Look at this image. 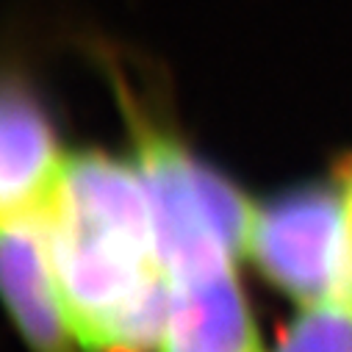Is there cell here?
I'll return each instance as SVG.
<instances>
[{
  "label": "cell",
  "instance_id": "cell-2",
  "mask_svg": "<svg viewBox=\"0 0 352 352\" xmlns=\"http://www.w3.org/2000/svg\"><path fill=\"white\" fill-rule=\"evenodd\" d=\"M139 175L150 200L158 263L169 283L233 270L247 250L255 211L206 164L164 136H142Z\"/></svg>",
  "mask_w": 352,
  "mask_h": 352
},
{
  "label": "cell",
  "instance_id": "cell-5",
  "mask_svg": "<svg viewBox=\"0 0 352 352\" xmlns=\"http://www.w3.org/2000/svg\"><path fill=\"white\" fill-rule=\"evenodd\" d=\"M0 289L3 297L42 352H64L69 327L39 219L0 228Z\"/></svg>",
  "mask_w": 352,
  "mask_h": 352
},
{
  "label": "cell",
  "instance_id": "cell-6",
  "mask_svg": "<svg viewBox=\"0 0 352 352\" xmlns=\"http://www.w3.org/2000/svg\"><path fill=\"white\" fill-rule=\"evenodd\" d=\"M169 292L164 352H261L233 270L169 283Z\"/></svg>",
  "mask_w": 352,
  "mask_h": 352
},
{
  "label": "cell",
  "instance_id": "cell-4",
  "mask_svg": "<svg viewBox=\"0 0 352 352\" xmlns=\"http://www.w3.org/2000/svg\"><path fill=\"white\" fill-rule=\"evenodd\" d=\"M61 164L39 106L25 92L0 83V228L39 217Z\"/></svg>",
  "mask_w": 352,
  "mask_h": 352
},
{
  "label": "cell",
  "instance_id": "cell-3",
  "mask_svg": "<svg viewBox=\"0 0 352 352\" xmlns=\"http://www.w3.org/2000/svg\"><path fill=\"white\" fill-rule=\"evenodd\" d=\"M247 250L280 289L302 302L344 300L346 217L344 195L308 189L255 214Z\"/></svg>",
  "mask_w": 352,
  "mask_h": 352
},
{
  "label": "cell",
  "instance_id": "cell-1",
  "mask_svg": "<svg viewBox=\"0 0 352 352\" xmlns=\"http://www.w3.org/2000/svg\"><path fill=\"white\" fill-rule=\"evenodd\" d=\"M36 219L75 338L95 349L161 346L172 292L139 169L72 155Z\"/></svg>",
  "mask_w": 352,
  "mask_h": 352
},
{
  "label": "cell",
  "instance_id": "cell-7",
  "mask_svg": "<svg viewBox=\"0 0 352 352\" xmlns=\"http://www.w3.org/2000/svg\"><path fill=\"white\" fill-rule=\"evenodd\" d=\"M278 352H352V302L333 300L311 305Z\"/></svg>",
  "mask_w": 352,
  "mask_h": 352
},
{
  "label": "cell",
  "instance_id": "cell-8",
  "mask_svg": "<svg viewBox=\"0 0 352 352\" xmlns=\"http://www.w3.org/2000/svg\"><path fill=\"white\" fill-rule=\"evenodd\" d=\"M344 217H346V280H344V300L352 302V169L344 181Z\"/></svg>",
  "mask_w": 352,
  "mask_h": 352
}]
</instances>
